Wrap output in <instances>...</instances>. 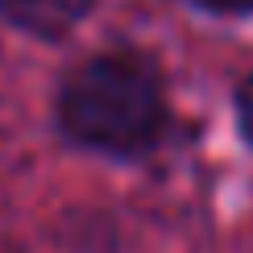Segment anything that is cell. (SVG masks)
I'll return each mask as SVG.
<instances>
[{
    "label": "cell",
    "mask_w": 253,
    "mask_h": 253,
    "mask_svg": "<svg viewBox=\"0 0 253 253\" xmlns=\"http://www.w3.org/2000/svg\"><path fill=\"white\" fill-rule=\"evenodd\" d=\"M58 121L71 141L87 150L117 158L145 154L166 125L162 79L137 54H100L67 79Z\"/></svg>",
    "instance_id": "cell-1"
},
{
    "label": "cell",
    "mask_w": 253,
    "mask_h": 253,
    "mask_svg": "<svg viewBox=\"0 0 253 253\" xmlns=\"http://www.w3.org/2000/svg\"><path fill=\"white\" fill-rule=\"evenodd\" d=\"M91 0H0L4 21L34 38H62L71 25L87 17Z\"/></svg>",
    "instance_id": "cell-2"
},
{
    "label": "cell",
    "mask_w": 253,
    "mask_h": 253,
    "mask_svg": "<svg viewBox=\"0 0 253 253\" xmlns=\"http://www.w3.org/2000/svg\"><path fill=\"white\" fill-rule=\"evenodd\" d=\"M237 121H241V133H245V141L253 145V75L241 83V91H237Z\"/></svg>",
    "instance_id": "cell-3"
},
{
    "label": "cell",
    "mask_w": 253,
    "mask_h": 253,
    "mask_svg": "<svg viewBox=\"0 0 253 253\" xmlns=\"http://www.w3.org/2000/svg\"><path fill=\"white\" fill-rule=\"evenodd\" d=\"M195 4L212 13H253V0H195Z\"/></svg>",
    "instance_id": "cell-4"
}]
</instances>
